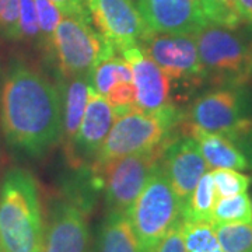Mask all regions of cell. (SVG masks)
<instances>
[{
    "label": "cell",
    "instance_id": "obj_5",
    "mask_svg": "<svg viewBox=\"0 0 252 252\" xmlns=\"http://www.w3.org/2000/svg\"><path fill=\"white\" fill-rule=\"evenodd\" d=\"M140 252H153L181 219V202L161 164L156 167L143 190L127 210Z\"/></svg>",
    "mask_w": 252,
    "mask_h": 252
},
{
    "label": "cell",
    "instance_id": "obj_2",
    "mask_svg": "<svg viewBox=\"0 0 252 252\" xmlns=\"http://www.w3.org/2000/svg\"><path fill=\"white\" fill-rule=\"evenodd\" d=\"M45 221L39 187L24 168H11L0 184L1 252H44Z\"/></svg>",
    "mask_w": 252,
    "mask_h": 252
},
{
    "label": "cell",
    "instance_id": "obj_15",
    "mask_svg": "<svg viewBox=\"0 0 252 252\" xmlns=\"http://www.w3.org/2000/svg\"><path fill=\"white\" fill-rule=\"evenodd\" d=\"M121 55L132 69L137 108L152 112L170 105V79L143 45L129 46Z\"/></svg>",
    "mask_w": 252,
    "mask_h": 252
},
{
    "label": "cell",
    "instance_id": "obj_10",
    "mask_svg": "<svg viewBox=\"0 0 252 252\" xmlns=\"http://www.w3.org/2000/svg\"><path fill=\"white\" fill-rule=\"evenodd\" d=\"M142 45L170 81L185 87H196L205 81L195 35L153 32Z\"/></svg>",
    "mask_w": 252,
    "mask_h": 252
},
{
    "label": "cell",
    "instance_id": "obj_31",
    "mask_svg": "<svg viewBox=\"0 0 252 252\" xmlns=\"http://www.w3.org/2000/svg\"><path fill=\"white\" fill-rule=\"evenodd\" d=\"M64 16L90 17L86 0H51Z\"/></svg>",
    "mask_w": 252,
    "mask_h": 252
},
{
    "label": "cell",
    "instance_id": "obj_28",
    "mask_svg": "<svg viewBox=\"0 0 252 252\" xmlns=\"http://www.w3.org/2000/svg\"><path fill=\"white\" fill-rule=\"evenodd\" d=\"M20 28L21 41L39 45L41 34L34 0H20Z\"/></svg>",
    "mask_w": 252,
    "mask_h": 252
},
{
    "label": "cell",
    "instance_id": "obj_14",
    "mask_svg": "<svg viewBox=\"0 0 252 252\" xmlns=\"http://www.w3.org/2000/svg\"><path fill=\"white\" fill-rule=\"evenodd\" d=\"M144 23L156 34L195 35L209 24L200 0H136Z\"/></svg>",
    "mask_w": 252,
    "mask_h": 252
},
{
    "label": "cell",
    "instance_id": "obj_23",
    "mask_svg": "<svg viewBox=\"0 0 252 252\" xmlns=\"http://www.w3.org/2000/svg\"><path fill=\"white\" fill-rule=\"evenodd\" d=\"M223 252H252V223L213 225Z\"/></svg>",
    "mask_w": 252,
    "mask_h": 252
},
{
    "label": "cell",
    "instance_id": "obj_16",
    "mask_svg": "<svg viewBox=\"0 0 252 252\" xmlns=\"http://www.w3.org/2000/svg\"><path fill=\"white\" fill-rule=\"evenodd\" d=\"M184 133L192 136L196 140L202 156L210 168H215V170L251 168L250 160L243 153V150L228 137L213 133V132H207L205 129L192 125L190 122H187L184 125Z\"/></svg>",
    "mask_w": 252,
    "mask_h": 252
},
{
    "label": "cell",
    "instance_id": "obj_4",
    "mask_svg": "<svg viewBox=\"0 0 252 252\" xmlns=\"http://www.w3.org/2000/svg\"><path fill=\"white\" fill-rule=\"evenodd\" d=\"M205 81L217 87H244L252 79V45L235 28L207 24L195 34Z\"/></svg>",
    "mask_w": 252,
    "mask_h": 252
},
{
    "label": "cell",
    "instance_id": "obj_1",
    "mask_svg": "<svg viewBox=\"0 0 252 252\" xmlns=\"http://www.w3.org/2000/svg\"><path fill=\"white\" fill-rule=\"evenodd\" d=\"M0 126L10 147L42 157L62 140L59 90L31 64L13 61L0 87Z\"/></svg>",
    "mask_w": 252,
    "mask_h": 252
},
{
    "label": "cell",
    "instance_id": "obj_22",
    "mask_svg": "<svg viewBox=\"0 0 252 252\" xmlns=\"http://www.w3.org/2000/svg\"><path fill=\"white\" fill-rule=\"evenodd\" d=\"M182 233L187 252H223L213 225L182 220Z\"/></svg>",
    "mask_w": 252,
    "mask_h": 252
},
{
    "label": "cell",
    "instance_id": "obj_13",
    "mask_svg": "<svg viewBox=\"0 0 252 252\" xmlns=\"http://www.w3.org/2000/svg\"><path fill=\"white\" fill-rule=\"evenodd\" d=\"M160 164L180 199L182 209L209 168L199 144L192 136L185 133L171 137L164 147Z\"/></svg>",
    "mask_w": 252,
    "mask_h": 252
},
{
    "label": "cell",
    "instance_id": "obj_17",
    "mask_svg": "<svg viewBox=\"0 0 252 252\" xmlns=\"http://www.w3.org/2000/svg\"><path fill=\"white\" fill-rule=\"evenodd\" d=\"M62 95V140L64 149L72 144L80 127L90 95L89 77L67 79Z\"/></svg>",
    "mask_w": 252,
    "mask_h": 252
},
{
    "label": "cell",
    "instance_id": "obj_18",
    "mask_svg": "<svg viewBox=\"0 0 252 252\" xmlns=\"http://www.w3.org/2000/svg\"><path fill=\"white\" fill-rule=\"evenodd\" d=\"M93 252H140L126 213L108 212L98 227Z\"/></svg>",
    "mask_w": 252,
    "mask_h": 252
},
{
    "label": "cell",
    "instance_id": "obj_11",
    "mask_svg": "<svg viewBox=\"0 0 252 252\" xmlns=\"http://www.w3.org/2000/svg\"><path fill=\"white\" fill-rule=\"evenodd\" d=\"M117 114L104 95L90 87V95L80 127L64 154L73 168L79 170L95 161Z\"/></svg>",
    "mask_w": 252,
    "mask_h": 252
},
{
    "label": "cell",
    "instance_id": "obj_9",
    "mask_svg": "<svg viewBox=\"0 0 252 252\" xmlns=\"http://www.w3.org/2000/svg\"><path fill=\"white\" fill-rule=\"evenodd\" d=\"M91 21L117 51L142 45L153 31L132 0H86Z\"/></svg>",
    "mask_w": 252,
    "mask_h": 252
},
{
    "label": "cell",
    "instance_id": "obj_3",
    "mask_svg": "<svg viewBox=\"0 0 252 252\" xmlns=\"http://www.w3.org/2000/svg\"><path fill=\"white\" fill-rule=\"evenodd\" d=\"M184 119L182 111L172 104L152 112L130 109L115 118L95 161L91 165H104L125 156L152 152L168 142L172 129Z\"/></svg>",
    "mask_w": 252,
    "mask_h": 252
},
{
    "label": "cell",
    "instance_id": "obj_8",
    "mask_svg": "<svg viewBox=\"0 0 252 252\" xmlns=\"http://www.w3.org/2000/svg\"><path fill=\"white\" fill-rule=\"evenodd\" d=\"M167 143L168 142L147 153L125 156L104 165H90L91 170L102 178L108 212L127 213L156 167L160 164Z\"/></svg>",
    "mask_w": 252,
    "mask_h": 252
},
{
    "label": "cell",
    "instance_id": "obj_29",
    "mask_svg": "<svg viewBox=\"0 0 252 252\" xmlns=\"http://www.w3.org/2000/svg\"><path fill=\"white\" fill-rule=\"evenodd\" d=\"M108 102L112 105L117 117L125 114L130 109L137 108L136 102V89L133 83H119L115 84L108 94L105 95Z\"/></svg>",
    "mask_w": 252,
    "mask_h": 252
},
{
    "label": "cell",
    "instance_id": "obj_20",
    "mask_svg": "<svg viewBox=\"0 0 252 252\" xmlns=\"http://www.w3.org/2000/svg\"><path fill=\"white\" fill-rule=\"evenodd\" d=\"M90 86L101 95H107L108 91L119 83H133V74L130 66L124 58L109 55L95 63L90 76Z\"/></svg>",
    "mask_w": 252,
    "mask_h": 252
},
{
    "label": "cell",
    "instance_id": "obj_21",
    "mask_svg": "<svg viewBox=\"0 0 252 252\" xmlns=\"http://www.w3.org/2000/svg\"><path fill=\"white\" fill-rule=\"evenodd\" d=\"M233 223H252V199L247 192L217 199L213 209L212 225Z\"/></svg>",
    "mask_w": 252,
    "mask_h": 252
},
{
    "label": "cell",
    "instance_id": "obj_19",
    "mask_svg": "<svg viewBox=\"0 0 252 252\" xmlns=\"http://www.w3.org/2000/svg\"><path fill=\"white\" fill-rule=\"evenodd\" d=\"M216 202L217 193L213 175L212 172L207 171L200 178L187 203L181 209V219L189 223L212 224V216Z\"/></svg>",
    "mask_w": 252,
    "mask_h": 252
},
{
    "label": "cell",
    "instance_id": "obj_32",
    "mask_svg": "<svg viewBox=\"0 0 252 252\" xmlns=\"http://www.w3.org/2000/svg\"><path fill=\"white\" fill-rule=\"evenodd\" d=\"M235 10L241 23L252 27V0H235Z\"/></svg>",
    "mask_w": 252,
    "mask_h": 252
},
{
    "label": "cell",
    "instance_id": "obj_6",
    "mask_svg": "<svg viewBox=\"0 0 252 252\" xmlns=\"http://www.w3.org/2000/svg\"><path fill=\"white\" fill-rule=\"evenodd\" d=\"M115 52L114 45L91 27L90 17L64 16L56 27L52 55L64 79L89 77L95 63Z\"/></svg>",
    "mask_w": 252,
    "mask_h": 252
},
{
    "label": "cell",
    "instance_id": "obj_12",
    "mask_svg": "<svg viewBox=\"0 0 252 252\" xmlns=\"http://www.w3.org/2000/svg\"><path fill=\"white\" fill-rule=\"evenodd\" d=\"M87 212L69 198L49 209L44 252H93Z\"/></svg>",
    "mask_w": 252,
    "mask_h": 252
},
{
    "label": "cell",
    "instance_id": "obj_26",
    "mask_svg": "<svg viewBox=\"0 0 252 252\" xmlns=\"http://www.w3.org/2000/svg\"><path fill=\"white\" fill-rule=\"evenodd\" d=\"M209 24L237 28L241 20L235 10V0H200Z\"/></svg>",
    "mask_w": 252,
    "mask_h": 252
},
{
    "label": "cell",
    "instance_id": "obj_33",
    "mask_svg": "<svg viewBox=\"0 0 252 252\" xmlns=\"http://www.w3.org/2000/svg\"><path fill=\"white\" fill-rule=\"evenodd\" d=\"M237 146L243 150V153L247 156V158L250 160V164L252 167V130L247 136H244L243 139L237 143Z\"/></svg>",
    "mask_w": 252,
    "mask_h": 252
},
{
    "label": "cell",
    "instance_id": "obj_30",
    "mask_svg": "<svg viewBox=\"0 0 252 252\" xmlns=\"http://www.w3.org/2000/svg\"><path fill=\"white\" fill-rule=\"evenodd\" d=\"M153 252H187L184 233H182V219H180L174 224V227L168 231V234L158 243Z\"/></svg>",
    "mask_w": 252,
    "mask_h": 252
},
{
    "label": "cell",
    "instance_id": "obj_7",
    "mask_svg": "<svg viewBox=\"0 0 252 252\" xmlns=\"http://www.w3.org/2000/svg\"><path fill=\"white\" fill-rule=\"evenodd\" d=\"M252 104L243 87H217L193 101L188 122L234 143L252 130Z\"/></svg>",
    "mask_w": 252,
    "mask_h": 252
},
{
    "label": "cell",
    "instance_id": "obj_24",
    "mask_svg": "<svg viewBox=\"0 0 252 252\" xmlns=\"http://www.w3.org/2000/svg\"><path fill=\"white\" fill-rule=\"evenodd\" d=\"M34 3H35L38 26L41 34L39 46H42L48 54H52L55 31L63 17L62 11L51 0H34Z\"/></svg>",
    "mask_w": 252,
    "mask_h": 252
},
{
    "label": "cell",
    "instance_id": "obj_34",
    "mask_svg": "<svg viewBox=\"0 0 252 252\" xmlns=\"http://www.w3.org/2000/svg\"><path fill=\"white\" fill-rule=\"evenodd\" d=\"M0 252H1V250H0Z\"/></svg>",
    "mask_w": 252,
    "mask_h": 252
},
{
    "label": "cell",
    "instance_id": "obj_27",
    "mask_svg": "<svg viewBox=\"0 0 252 252\" xmlns=\"http://www.w3.org/2000/svg\"><path fill=\"white\" fill-rule=\"evenodd\" d=\"M0 36L6 41H21L20 0H0Z\"/></svg>",
    "mask_w": 252,
    "mask_h": 252
},
{
    "label": "cell",
    "instance_id": "obj_25",
    "mask_svg": "<svg viewBox=\"0 0 252 252\" xmlns=\"http://www.w3.org/2000/svg\"><path fill=\"white\" fill-rule=\"evenodd\" d=\"M212 175L216 187L217 199L245 193L252 184L251 177L240 172L238 170L219 168L212 171Z\"/></svg>",
    "mask_w": 252,
    "mask_h": 252
}]
</instances>
